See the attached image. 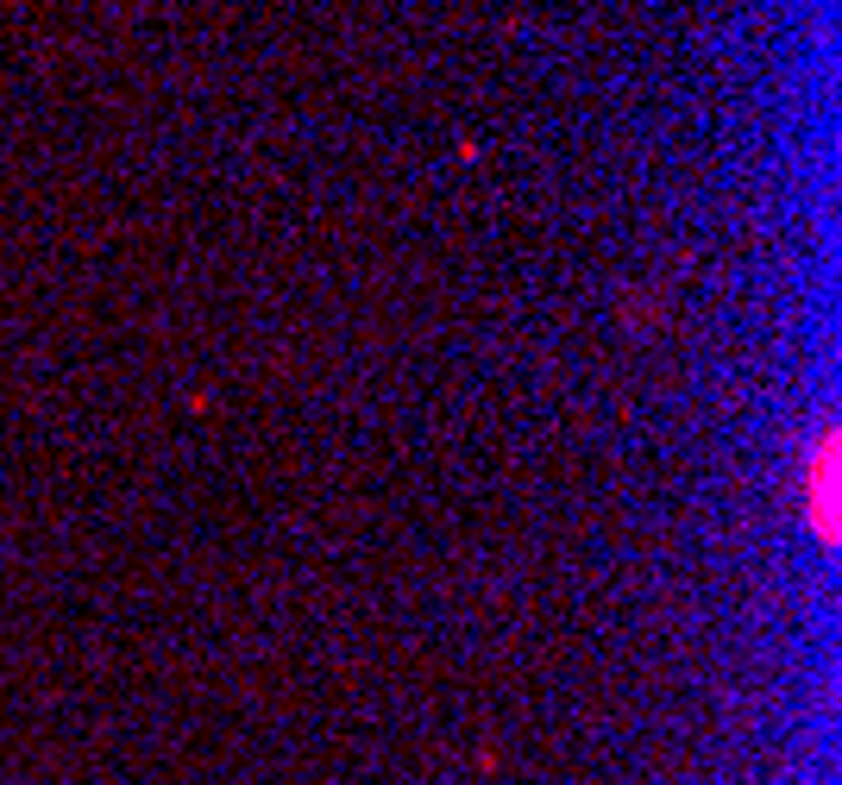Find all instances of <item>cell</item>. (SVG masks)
<instances>
[{
  "label": "cell",
  "mask_w": 842,
  "mask_h": 785,
  "mask_svg": "<svg viewBox=\"0 0 842 785\" xmlns=\"http://www.w3.org/2000/svg\"><path fill=\"white\" fill-rule=\"evenodd\" d=\"M811 509H818V534L837 541V434L823 428L818 440V478H811Z\"/></svg>",
  "instance_id": "1"
}]
</instances>
